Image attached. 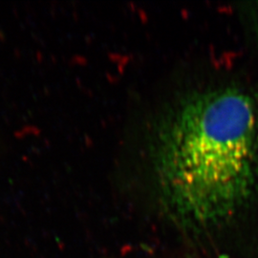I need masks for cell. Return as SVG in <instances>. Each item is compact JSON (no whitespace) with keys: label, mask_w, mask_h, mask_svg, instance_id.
<instances>
[{"label":"cell","mask_w":258,"mask_h":258,"mask_svg":"<svg viewBox=\"0 0 258 258\" xmlns=\"http://www.w3.org/2000/svg\"><path fill=\"white\" fill-rule=\"evenodd\" d=\"M256 10H257V18H258V3H257V8H256Z\"/></svg>","instance_id":"cell-2"},{"label":"cell","mask_w":258,"mask_h":258,"mask_svg":"<svg viewBox=\"0 0 258 258\" xmlns=\"http://www.w3.org/2000/svg\"><path fill=\"white\" fill-rule=\"evenodd\" d=\"M158 183L176 220L210 229L248 202L258 174V112L248 93L221 87L189 96L158 135Z\"/></svg>","instance_id":"cell-1"}]
</instances>
